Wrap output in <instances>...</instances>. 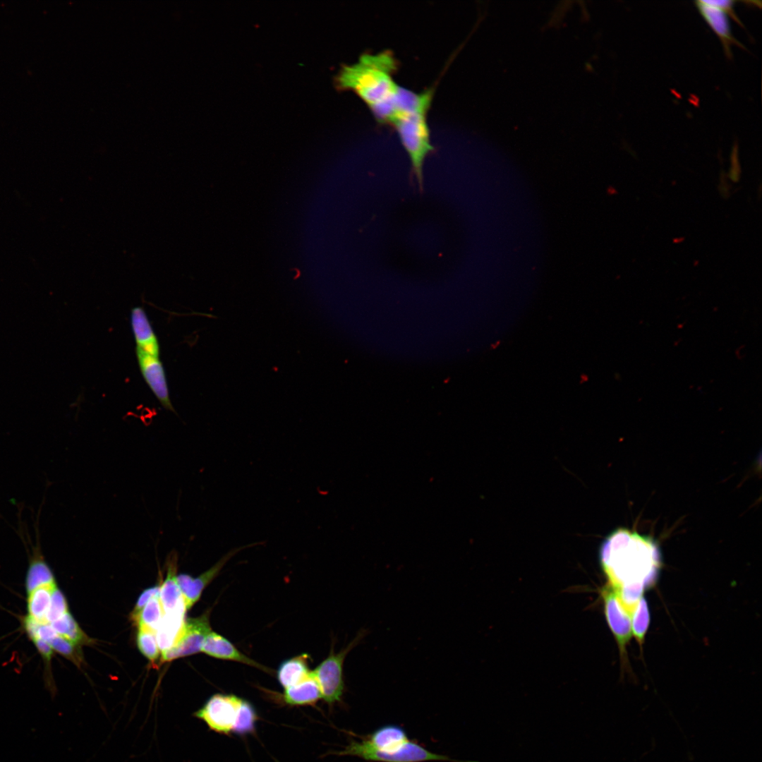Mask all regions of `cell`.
<instances>
[{
    "label": "cell",
    "mask_w": 762,
    "mask_h": 762,
    "mask_svg": "<svg viewBox=\"0 0 762 762\" xmlns=\"http://www.w3.org/2000/svg\"><path fill=\"white\" fill-rule=\"evenodd\" d=\"M30 639L33 642L35 648H37L42 658L43 659L45 663L46 669L49 668L50 662L52 660L54 652L53 649L46 641L39 638L31 637Z\"/></svg>",
    "instance_id": "28"
},
{
    "label": "cell",
    "mask_w": 762,
    "mask_h": 762,
    "mask_svg": "<svg viewBox=\"0 0 762 762\" xmlns=\"http://www.w3.org/2000/svg\"><path fill=\"white\" fill-rule=\"evenodd\" d=\"M253 545H255V543L231 550L211 568L196 578L183 574L176 576L177 582L181 589L186 609H190L198 600L203 589L219 574L229 559L244 548Z\"/></svg>",
    "instance_id": "10"
},
{
    "label": "cell",
    "mask_w": 762,
    "mask_h": 762,
    "mask_svg": "<svg viewBox=\"0 0 762 762\" xmlns=\"http://www.w3.org/2000/svg\"><path fill=\"white\" fill-rule=\"evenodd\" d=\"M243 698L234 694H215L193 713L210 730L220 734L232 732Z\"/></svg>",
    "instance_id": "6"
},
{
    "label": "cell",
    "mask_w": 762,
    "mask_h": 762,
    "mask_svg": "<svg viewBox=\"0 0 762 762\" xmlns=\"http://www.w3.org/2000/svg\"><path fill=\"white\" fill-rule=\"evenodd\" d=\"M320 698L321 692L312 672L301 682L284 689L282 695L283 701L291 706L315 705Z\"/></svg>",
    "instance_id": "15"
},
{
    "label": "cell",
    "mask_w": 762,
    "mask_h": 762,
    "mask_svg": "<svg viewBox=\"0 0 762 762\" xmlns=\"http://www.w3.org/2000/svg\"><path fill=\"white\" fill-rule=\"evenodd\" d=\"M56 586V583L44 585L27 593V617L37 622L44 623L50 606L52 591Z\"/></svg>",
    "instance_id": "18"
},
{
    "label": "cell",
    "mask_w": 762,
    "mask_h": 762,
    "mask_svg": "<svg viewBox=\"0 0 762 762\" xmlns=\"http://www.w3.org/2000/svg\"><path fill=\"white\" fill-rule=\"evenodd\" d=\"M397 61L389 50L362 54L351 64H344L334 78L337 89L354 92L375 119L389 123L396 112L400 87L395 79Z\"/></svg>",
    "instance_id": "2"
},
{
    "label": "cell",
    "mask_w": 762,
    "mask_h": 762,
    "mask_svg": "<svg viewBox=\"0 0 762 762\" xmlns=\"http://www.w3.org/2000/svg\"><path fill=\"white\" fill-rule=\"evenodd\" d=\"M135 353L141 374L156 398L164 409L175 411L169 397L164 370L159 358L138 346Z\"/></svg>",
    "instance_id": "9"
},
{
    "label": "cell",
    "mask_w": 762,
    "mask_h": 762,
    "mask_svg": "<svg viewBox=\"0 0 762 762\" xmlns=\"http://www.w3.org/2000/svg\"><path fill=\"white\" fill-rule=\"evenodd\" d=\"M607 622L615 636L622 657L631 638V615L626 610L612 589L607 585L602 592Z\"/></svg>",
    "instance_id": "8"
},
{
    "label": "cell",
    "mask_w": 762,
    "mask_h": 762,
    "mask_svg": "<svg viewBox=\"0 0 762 762\" xmlns=\"http://www.w3.org/2000/svg\"><path fill=\"white\" fill-rule=\"evenodd\" d=\"M694 4L702 18L720 39L726 55L730 58L732 45L742 46L732 36L729 16L722 10L706 4L703 0L696 1Z\"/></svg>",
    "instance_id": "11"
},
{
    "label": "cell",
    "mask_w": 762,
    "mask_h": 762,
    "mask_svg": "<svg viewBox=\"0 0 762 762\" xmlns=\"http://www.w3.org/2000/svg\"><path fill=\"white\" fill-rule=\"evenodd\" d=\"M160 586H154L145 589L139 596L135 607L131 613V619H133L142 610V608L151 600L152 598L159 595Z\"/></svg>",
    "instance_id": "26"
},
{
    "label": "cell",
    "mask_w": 762,
    "mask_h": 762,
    "mask_svg": "<svg viewBox=\"0 0 762 762\" xmlns=\"http://www.w3.org/2000/svg\"><path fill=\"white\" fill-rule=\"evenodd\" d=\"M201 651L216 658L233 660L268 671L265 666L242 653L228 639L216 632L211 631L207 635Z\"/></svg>",
    "instance_id": "12"
},
{
    "label": "cell",
    "mask_w": 762,
    "mask_h": 762,
    "mask_svg": "<svg viewBox=\"0 0 762 762\" xmlns=\"http://www.w3.org/2000/svg\"><path fill=\"white\" fill-rule=\"evenodd\" d=\"M68 612L66 599L56 586L52 591L50 606L44 623H51Z\"/></svg>",
    "instance_id": "25"
},
{
    "label": "cell",
    "mask_w": 762,
    "mask_h": 762,
    "mask_svg": "<svg viewBox=\"0 0 762 762\" xmlns=\"http://www.w3.org/2000/svg\"><path fill=\"white\" fill-rule=\"evenodd\" d=\"M631 633L639 644H642L647 632L650 614L646 599L642 597L631 615Z\"/></svg>",
    "instance_id": "22"
},
{
    "label": "cell",
    "mask_w": 762,
    "mask_h": 762,
    "mask_svg": "<svg viewBox=\"0 0 762 762\" xmlns=\"http://www.w3.org/2000/svg\"><path fill=\"white\" fill-rule=\"evenodd\" d=\"M49 624L59 635L77 646L85 644L90 641V639L82 631L69 612Z\"/></svg>",
    "instance_id": "19"
},
{
    "label": "cell",
    "mask_w": 762,
    "mask_h": 762,
    "mask_svg": "<svg viewBox=\"0 0 762 762\" xmlns=\"http://www.w3.org/2000/svg\"><path fill=\"white\" fill-rule=\"evenodd\" d=\"M434 92L433 87L421 92L413 91L390 124L395 128L409 155L413 174L421 188H423L425 160L434 150L428 123V113Z\"/></svg>",
    "instance_id": "3"
},
{
    "label": "cell",
    "mask_w": 762,
    "mask_h": 762,
    "mask_svg": "<svg viewBox=\"0 0 762 762\" xmlns=\"http://www.w3.org/2000/svg\"><path fill=\"white\" fill-rule=\"evenodd\" d=\"M138 627L136 638L138 647L144 656L152 663H155L159 655L155 631L144 626Z\"/></svg>",
    "instance_id": "23"
},
{
    "label": "cell",
    "mask_w": 762,
    "mask_h": 762,
    "mask_svg": "<svg viewBox=\"0 0 762 762\" xmlns=\"http://www.w3.org/2000/svg\"><path fill=\"white\" fill-rule=\"evenodd\" d=\"M741 168L739 160L738 148L735 145L732 147L730 155V167L727 173V177L733 182H738L740 179Z\"/></svg>",
    "instance_id": "29"
},
{
    "label": "cell",
    "mask_w": 762,
    "mask_h": 762,
    "mask_svg": "<svg viewBox=\"0 0 762 762\" xmlns=\"http://www.w3.org/2000/svg\"><path fill=\"white\" fill-rule=\"evenodd\" d=\"M405 730L389 724L378 727L361 741L351 740L340 756H357L368 761L411 762L413 752Z\"/></svg>",
    "instance_id": "4"
},
{
    "label": "cell",
    "mask_w": 762,
    "mask_h": 762,
    "mask_svg": "<svg viewBox=\"0 0 762 762\" xmlns=\"http://www.w3.org/2000/svg\"><path fill=\"white\" fill-rule=\"evenodd\" d=\"M186 610H179L164 614L156 631L158 646L162 653L173 647L179 639L186 622Z\"/></svg>",
    "instance_id": "16"
},
{
    "label": "cell",
    "mask_w": 762,
    "mask_h": 762,
    "mask_svg": "<svg viewBox=\"0 0 762 762\" xmlns=\"http://www.w3.org/2000/svg\"><path fill=\"white\" fill-rule=\"evenodd\" d=\"M48 644L53 651H56L76 665H80L83 662V656L79 650V646L74 644L63 636L58 634Z\"/></svg>",
    "instance_id": "24"
},
{
    "label": "cell",
    "mask_w": 762,
    "mask_h": 762,
    "mask_svg": "<svg viewBox=\"0 0 762 762\" xmlns=\"http://www.w3.org/2000/svg\"><path fill=\"white\" fill-rule=\"evenodd\" d=\"M720 177L722 178V179L720 180L719 185V192L723 198H727L730 193L729 185L725 180V175H721Z\"/></svg>",
    "instance_id": "30"
},
{
    "label": "cell",
    "mask_w": 762,
    "mask_h": 762,
    "mask_svg": "<svg viewBox=\"0 0 762 762\" xmlns=\"http://www.w3.org/2000/svg\"><path fill=\"white\" fill-rule=\"evenodd\" d=\"M211 631L207 615L186 620L180 636L174 646L162 652V660L171 661L199 653L201 651L205 637Z\"/></svg>",
    "instance_id": "7"
},
{
    "label": "cell",
    "mask_w": 762,
    "mask_h": 762,
    "mask_svg": "<svg viewBox=\"0 0 762 762\" xmlns=\"http://www.w3.org/2000/svg\"><path fill=\"white\" fill-rule=\"evenodd\" d=\"M164 616L159 596L152 598L132 620L138 626H144L157 631Z\"/></svg>",
    "instance_id": "20"
},
{
    "label": "cell",
    "mask_w": 762,
    "mask_h": 762,
    "mask_svg": "<svg viewBox=\"0 0 762 762\" xmlns=\"http://www.w3.org/2000/svg\"><path fill=\"white\" fill-rule=\"evenodd\" d=\"M706 4L714 6L724 11L728 16L732 18L737 23L740 21L735 14L734 8L735 1L732 0H703Z\"/></svg>",
    "instance_id": "27"
},
{
    "label": "cell",
    "mask_w": 762,
    "mask_h": 762,
    "mask_svg": "<svg viewBox=\"0 0 762 762\" xmlns=\"http://www.w3.org/2000/svg\"><path fill=\"white\" fill-rule=\"evenodd\" d=\"M308 660L307 654H301L282 663L277 670V677L284 689L301 682L310 674Z\"/></svg>",
    "instance_id": "17"
},
{
    "label": "cell",
    "mask_w": 762,
    "mask_h": 762,
    "mask_svg": "<svg viewBox=\"0 0 762 762\" xmlns=\"http://www.w3.org/2000/svg\"><path fill=\"white\" fill-rule=\"evenodd\" d=\"M167 572L159 591L161 601L164 614L179 610H187L176 579L177 556L171 553L167 559Z\"/></svg>",
    "instance_id": "13"
},
{
    "label": "cell",
    "mask_w": 762,
    "mask_h": 762,
    "mask_svg": "<svg viewBox=\"0 0 762 762\" xmlns=\"http://www.w3.org/2000/svg\"><path fill=\"white\" fill-rule=\"evenodd\" d=\"M367 630L361 629L354 639L339 653L333 648L330 653L312 672L316 680L322 698L328 705L332 706L341 701L344 692L343 665L347 654L358 645L367 635Z\"/></svg>",
    "instance_id": "5"
},
{
    "label": "cell",
    "mask_w": 762,
    "mask_h": 762,
    "mask_svg": "<svg viewBox=\"0 0 762 762\" xmlns=\"http://www.w3.org/2000/svg\"><path fill=\"white\" fill-rule=\"evenodd\" d=\"M258 718L254 706L243 699L232 732L241 736L253 734Z\"/></svg>",
    "instance_id": "21"
},
{
    "label": "cell",
    "mask_w": 762,
    "mask_h": 762,
    "mask_svg": "<svg viewBox=\"0 0 762 762\" xmlns=\"http://www.w3.org/2000/svg\"><path fill=\"white\" fill-rule=\"evenodd\" d=\"M599 559L607 585L631 615L657 579L661 564L658 545L649 536L619 528L604 539Z\"/></svg>",
    "instance_id": "1"
},
{
    "label": "cell",
    "mask_w": 762,
    "mask_h": 762,
    "mask_svg": "<svg viewBox=\"0 0 762 762\" xmlns=\"http://www.w3.org/2000/svg\"><path fill=\"white\" fill-rule=\"evenodd\" d=\"M131 322L137 346L159 358V342L142 307L137 306L132 308Z\"/></svg>",
    "instance_id": "14"
}]
</instances>
